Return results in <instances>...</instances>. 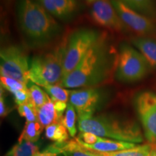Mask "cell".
I'll use <instances>...</instances> for the list:
<instances>
[{
	"instance_id": "cell-25",
	"label": "cell",
	"mask_w": 156,
	"mask_h": 156,
	"mask_svg": "<svg viewBox=\"0 0 156 156\" xmlns=\"http://www.w3.org/2000/svg\"><path fill=\"white\" fill-rule=\"evenodd\" d=\"M0 83H1V87L4 89L13 93L16 91L28 89L26 84L22 83V82L17 80L13 79V78L6 77V76H2L0 77Z\"/></svg>"
},
{
	"instance_id": "cell-22",
	"label": "cell",
	"mask_w": 156,
	"mask_h": 156,
	"mask_svg": "<svg viewBox=\"0 0 156 156\" xmlns=\"http://www.w3.org/2000/svg\"><path fill=\"white\" fill-rule=\"evenodd\" d=\"M48 95H49L50 98L53 101H60V102L67 103L69 99V95L71 90H68L64 87H62L59 85H46L44 86Z\"/></svg>"
},
{
	"instance_id": "cell-4",
	"label": "cell",
	"mask_w": 156,
	"mask_h": 156,
	"mask_svg": "<svg viewBox=\"0 0 156 156\" xmlns=\"http://www.w3.org/2000/svg\"><path fill=\"white\" fill-rule=\"evenodd\" d=\"M67 39H64L47 53L38 54L32 58L28 73L30 81L41 87L59 85L63 76Z\"/></svg>"
},
{
	"instance_id": "cell-21",
	"label": "cell",
	"mask_w": 156,
	"mask_h": 156,
	"mask_svg": "<svg viewBox=\"0 0 156 156\" xmlns=\"http://www.w3.org/2000/svg\"><path fill=\"white\" fill-rule=\"evenodd\" d=\"M151 150V145H143L135 146L134 147L122 151L112 153H98L101 156H148Z\"/></svg>"
},
{
	"instance_id": "cell-32",
	"label": "cell",
	"mask_w": 156,
	"mask_h": 156,
	"mask_svg": "<svg viewBox=\"0 0 156 156\" xmlns=\"http://www.w3.org/2000/svg\"><path fill=\"white\" fill-rule=\"evenodd\" d=\"M85 1H86L87 2H88V3H94L95 2L98 1V0H85Z\"/></svg>"
},
{
	"instance_id": "cell-13",
	"label": "cell",
	"mask_w": 156,
	"mask_h": 156,
	"mask_svg": "<svg viewBox=\"0 0 156 156\" xmlns=\"http://www.w3.org/2000/svg\"><path fill=\"white\" fill-rule=\"evenodd\" d=\"M44 151L57 154H63L64 156H101L98 152L90 151L84 147L77 141L73 139L62 143H55L48 146Z\"/></svg>"
},
{
	"instance_id": "cell-7",
	"label": "cell",
	"mask_w": 156,
	"mask_h": 156,
	"mask_svg": "<svg viewBox=\"0 0 156 156\" xmlns=\"http://www.w3.org/2000/svg\"><path fill=\"white\" fill-rule=\"evenodd\" d=\"M0 73L28 85L30 69L28 56L20 48L9 46L2 48L0 51Z\"/></svg>"
},
{
	"instance_id": "cell-15",
	"label": "cell",
	"mask_w": 156,
	"mask_h": 156,
	"mask_svg": "<svg viewBox=\"0 0 156 156\" xmlns=\"http://www.w3.org/2000/svg\"><path fill=\"white\" fill-rule=\"evenodd\" d=\"M132 44L136 48L151 68L156 69V39L150 37H136Z\"/></svg>"
},
{
	"instance_id": "cell-17",
	"label": "cell",
	"mask_w": 156,
	"mask_h": 156,
	"mask_svg": "<svg viewBox=\"0 0 156 156\" xmlns=\"http://www.w3.org/2000/svg\"><path fill=\"white\" fill-rule=\"evenodd\" d=\"M129 7L137 12L149 17L156 15V7L154 0H121Z\"/></svg>"
},
{
	"instance_id": "cell-12",
	"label": "cell",
	"mask_w": 156,
	"mask_h": 156,
	"mask_svg": "<svg viewBox=\"0 0 156 156\" xmlns=\"http://www.w3.org/2000/svg\"><path fill=\"white\" fill-rule=\"evenodd\" d=\"M39 4L53 17L66 20L73 16L77 9L75 0H38Z\"/></svg>"
},
{
	"instance_id": "cell-18",
	"label": "cell",
	"mask_w": 156,
	"mask_h": 156,
	"mask_svg": "<svg viewBox=\"0 0 156 156\" xmlns=\"http://www.w3.org/2000/svg\"><path fill=\"white\" fill-rule=\"evenodd\" d=\"M68 130L62 123H54L51 125L46 126L45 135L46 138L56 142L62 143L67 142L69 140Z\"/></svg>"
},
{
	"instance_id": "cell-23",
	"label": "cell",
	"mask_w": 156,
	"mask_h": 156,
	"mask_svg": "<svg viewBox=\"0 0 156 156\" xmlns=\"http://www.w3.org/2000/svg\"><path fill=\"white\" fill-rule=\"evenodd\" d=\"M30 93V101L34 106L38 109L41 107L49 100L50 98L46 91L43 90L38 85L33 84L28 88Z\"/></svg>"
},
{
	"instance_id": "cell-28",
	"label": "cell",
	"mask_w": 156,
	"mask_h": 156,
	"mask_svg": "<svg viewBox=\"0 0 156 156\" xmlns=\"http://www.w3.org/2000/svg\"><path fill=\"white\" fill-rule=\"evenodd\" d=\"M77 137L80 139L84 143L88 144V145H93V144L96 143L100 136H98L91 132H81Z\"/></svg>"
},
{
	"instance_id": "cell-10",
	"label": "cell",
	"mask_w": 156,
	"mask_h": 156,
	"mask_svg": "<svg viewBox=\"0 0 156 156\" xmlns=\"http://www.w3.org/2000/svg\"><path fill=\"white\" fill-rule=\"evenodd\" d=\"M101 100V91L92 87L71 90L69 103L75 108L79 120L93 116Z\"/></svg>"
},
{
	"instance_id": "cell-9",
	"label": "cell",
	"mask_w": 156,
	"mask_h": 156,
	"mask_svg": "<svg viewBox=\"0 0 156 156\" xmlns=\"http://www.w3.org/2000/svg\"><path fill=\"white\" fill-rule=\"evenodd\" d=\"M111 1L126 28L140 37L156 36V25L149 17L129 8L121 0Z\"/></svg>"
},
{
	"instance_id": "cell-24",
	"label": "cell",
	"mask_w": 156,
	"mask_h": 156,
	"mask_svg": "<svg viewBox=\"0 0 156 156\" xmlns=\"http://www.w3.org/2000/svg\"><path fill=\"white\" fill-rule=\"evenodd\" d=\"M75 108L70 103H67V107L66 109L65 114L62 119V124L67 128L69 132L70 136H75L77 133V128H76V112Z\"/></svg>"
},
{
	"instance_id": "cell-33",
	"label": "cell",
	"mask_w": 156,
	"mask_h": 156,
	"mask_svg": "<svg viewBox=\"0 0 156 156\" xmlns=\"http://www.w3.org/2000/svg\"><path fill=\"white\" fill-rule=\"evenodd\" d=\"M153 145L154 147H155V148H156V143H155V144H153V145Z\"/></svg>"
},
{
	"instance_id": "cell-8",
	"label": "cell",
	"mask_w": 156,
	"mask_h": 156,
	"mask_svg": "<svg viewBox=\"0 0 156 156\" xmlns=\"http://www.w3.org/2000/svg\"><path fill=\"white\" fill-rule=\"evenodd\" d=\"M134 107L146 139L151 145L156 143V93L146 90L138 93L134 98Z\"/></svg>"
},
{
	"instance_id": "cell-11",
	"label": "cell",
	"mask_w": 156,
	"mask_h": 156,
	"mask_svg": "<svg viewBox=\"0 0 156 156\" xmlns=\"http://www.w3.org/2000/svg\"><path fill=\"white\" fill-rule=\"evenodd\" d=\"M91 17L96 24L111 30L119 32L126 28L110 0H98L93 3Z\"/></svg>"
},
{
	"instance_id": "cell-29",
	"label": "cell",
	"mask_w": 156,
	"mask_h": 156,
	"mask_svg": "<svg viewBox=\"0 0 156 156\" xmlns=\"http://www.w3.org/2000/svg\"><path fill=\"white\" fill-rule=\"evenodd\" d=\"M9 111L6 105L5 97L2 94V91L1 90V95H0V115L2 117H5L9 114Z\"/></svg>"
},
{
	"instance_id": "cell-19",
	"label": "cell",
	"mask_w": 156,
	"mask_h": 156,
	"mask_svg": "<svg viewBox=\"0 0 156 156\" xmlns=\"http://www.w3.org/2000/svg\"><path fill=\"white\" fill-rule=\"evenodd\" d=\"M44 126L38 122H26L24 129L19 137L18 142L26 140L31 142H36L39 139V136L44 130Z\"/></svg>"
},
{
	"instance_id": "cell-16",
	"label": "cell",
	"mask_w": 156,
	"mask_h": 156,
	"mask_svg": "<svg viewBox=\"0 0 156 156\" xmlns=\"http://www.w3.org/2000/svg\"><path fill=\"white\" fill-rule=\"evenodd\" d=\"M37 114L38 122L44 127H46L54 123H62L64 117L58 112L55 103L51 98L44 106L37 109Z\"/></svg>"
},
{
	"instance_id": "cell-2",
	"label": "cell",
	"mask_w": 156,
	"mask_h": 156,
	"mask_svg": "<svg viewBox=\"0 0 156 156\" xmlns=\"http://www.w3.org/2000/svg\"><path fill=\"white\" fill-rule=\"evenodd\" d=\"M17 12L21 30L34 44L50 42L61 31V27L54 17L39 3L32 0H21Z\"/></svg>"
},
{
	"instance_id": "cell-20",
	"label": "cell",
	"mask_w": 156,
	"mask_h": 156,
	"mask_svg": "<svg viewBox=\"0 0 156 156\" xmlns=\"http://www.w3.org/2000/svg\"><path fill=\"white\" fill-rule=\"evenodd\" d=\"M38 149L39 147L34 142L23 140L12 148L7 156H35L38 153Z\"/></svg>"
},
{
	"instance_id": "cell-14",
	"label": "cell",
	"mask_w": 156,
	"mask_h": 156,
	"mask_svg": "<svg viewBox=\"0 0 156 156\" xmlns=\"http://www.w3.org/2000/svg\"><path fill=\"white\" fill-rule=\"evenodd\" d=\"M76 140L84 147L87 148L90 151L100 152V153H112V152L122 151L134 147L136 146L135 143H133V142L121 141V140H106L103 137H99L98 142L93 145L84 143L78 137H76Z\"/></svg>"
},
{
	"instance_id": "cell-5",
	"label": "cell",
	"mask_w": 156,
	"mask_h": 156,
	"mask_svg": "<svg viewBox=\"0 0 156 156\" xmlns=\"http://www.w3.org/2000/svg\"><path fill=\"white\" fill-rule=\"evenodd\" d=\"M151 67L138 50L127 44L121 45L117 54L115 75L122 83H134L147 75Z\"/></svg>"
},
{
	"instance_id": "cell-1",
	"label": "cell",
	"mask_w": 156,
	"mask_h": 156,
	"mask_svg": "<svg viewBox=\"0 0 156 156\" xmlns=\"http://www.w3.org/2000/svg\"><path fill=\"white\" fill-rule=\"evenodd\" d=\"M106 35H101L77 67L62 80L64 88L92 87L102 83L116 69L117 55Z\"/></svg>"
},
{
	"instance_id": "cell-27",
	"label": "cell",
	"mask_w": 156,
	"mask_h": 156,
	"mask_svg": "<svg viewBox=\"0 0 156 156\" xmlns=\"http://www.w3.org/2000/svg\"><path fill=\"white\" fill-rule=\"evenodd\" d=\"M15 98V102L17 103L18 106L25 104V103L30 102V93H29L28 89L22 90H18L12 93Z\"/></svg>"
},
{
	"instance_id": "cell-30",
	"label": "cell",
	"mask_w": 156,
	"mask_h": 156,
	"mask_svg": "<svg viewBox=\"0 0 156 156\" xmlns=\"http://www.w3.org/2000/svg\"><path fill=\"white\" fill-rule=\"evenodd\" d=\"M35 156H56V154L44 151V153H38Z\"/></svg>"
},
{
	"instance_id": "cell-31",
	"label": "cell",
	"mask_w": 156,
	"mask_h": 156,
	"mask_svg": "<svg viewBox=\"0 0 156 156\" xmlns=\"http://www.w3.org/2000/svg\"><path fill=\"white\" fill-rule=\"evenodd\" d=\"M148 156H156V148L152 145V150Z\"/></svg>"
},
{
	"instance_id": "cell-26",
	"label": "cell",
	"mask_w": 156,
	"mask_h": 156,
	"mask_svg": "<svg viewBox=\"0 0 156 156\" xmlns=\"http://www.w3.org/2000/svg\"><path fill=\"white\" fill-rule=\"evenodd\" d=\"M17 110L20 115L24 117L28 122H38V114H37V108L34 106L32 102L20 105L17 107Z\"/></svg>"
},
{
	"instance_id": "cell-6",
	"label": "cell",
	"mask_w": 156,
	"mask_h": 156,
	"mask_svg": "<svg viewBox=\"0 0 156 156\" xmlns=\"http://www.w3.org/2000/svg\"><path fill=\"white\" fill-rule=\"evenodd\" d=\"M101 36V34L96 30L88 28L80 29L72 34L67 39L62 79L67 77L77 67Z\"/></svg>"
},
{
	"instance_id": "cell-3",
	"label": "cell",
	"mask_w": 156,
	"mask_h": 156,
	"mask_svg": "<svg viewBox=\"0 0 156 156\" xmlns=\"http://www.w3.org/2000/svg\"><path fill=\"white\" fill-rule=\"evenodd\" d=\"M78 121L81 132H91L100 137L133 143H140L143 141L140 128L131 119L102 114Z\"/></svg>"
}]
</instances>
